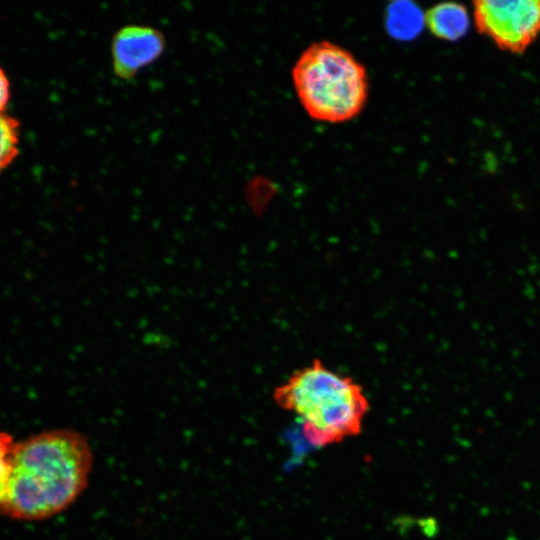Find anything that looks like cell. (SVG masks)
Masks as SVG:
<instances>
[{
  "instance_id": "cell-9",
  "label": "cell",
  "mask_w": 540,
  "mask_h": 540,
  "mask_svg": "<svg viewBox=\"0 0 540 540\" xmlns=\"http://www.w3.org/2000/svg\"><path fill=\"white\" fill-rule=\"evenodd\" d=\"M15 443L9 433L0 432V507L8 494L11 460Z\"/></svg>"
},
{
  "instance_id": "cell-2",
  "label": "cell",
  "mask_w": 540,
  "mask_h": 540,
  "mask_svg": "<svg viewBox=\"0 0 540 540\" xmlns=\"http://www.w3.org/2000/svg\"><path fill=\"white\" fill-rule=\"evenodd\" d=\"M273 397L279 407L300 419L306 438L315 446L357 435L369 409L359 384L319 360L293 372Z\"/></svg>"
},
{
  "instance_id": "cell-4",
  "label": "cell",
  "mask_w": 540,
  "mask_h": 540,
  "mask_svg": "<svg viewBox=\"0 0 540 540\" xmlns=\"http://www.w3.org/2000/svg\"><path fill=\"white\" fill-rule=\"evenodd\" d=\"M473 18L481 34L510 53H523L540 35L538 0L474 1Z\"/></svg>"
},
{
  "instance_id": "cell-5",
  "label": "cell",
  "mask_w": 540,
  "mask_h": 540,
  "mask_svg": "<svg viewBox=\"0 0 540 540\" xmlns=\"http://www.w3.org/2000/svg\"><path fill=\"white\" fill-rule=\"evenodd\" d=\"M165 49V35L157 27L141 23L122 25L111 37L112 72L120 80H131L156 62Z\"/></svg>"
},
{
  "instance_id": "cell-1",
  "label": "cell",
  "mask_w": 540,
  "mask_h": 540,
  "mask_svg": "<svg viewBox=\"0 0 540 540\" xmlns=\"http://www.w3.org/2000/svg\"><path fill=\"white\" fill-rule=\"evenodd\" d=\"M93 460L87 437L70 428L43 431L16 442L0 512L29 521L63 512L87 488Z\"/></svg>"
},
{
  "instance_id": "cell-8",
  "label": "cell",
  "mask_w": 540,
  "mask_h": 540,
  "mask_svg": "<svg viewBox=\"0 0 540 540\" xmlns=\"http://www.w3.org/2000/svg\"><path fill=\"white\" fill-rule=\"evenodd\" d=\"M19 122L5 113H0V172L18 155Z\"/></svg>"
},
{
  "instance_id": "cell-10",
  "label": "cell",
  "mask_w": 540,
  "mask_h": 540,
  "mask_svg": "<svg viewBox=\"0 0 540 540\" xmlns=\"http://www.w3.org/2000/svg\"><path fill=\"white\" fill-rule=\"evenodd\" d=\"M9 96V81L4 71L0 68V113H3L5 110Z\"/></svg>"
},
{
  "instance_id": "cell-6",
  "label": "cell",
  "mask_w": 540,
  "mask_h": 540,
  "mask_svg": "<svg viewBox=\"0 0 540 540\" xmlns=\"http://www.w3.org/2000/svg\"><path fill=\"white\" fill-rule=\"evenodd\" d=\"M425 24L435 37L456 41L467 33L470 18L464 5L447 1L434 5L425 13Z\"/></svg>"
},
{
  "instance_id": "cell-3",
  "label": "cell",
  "mask_w": 540,
  "mask_h": 540,
  "mask_svg": "<svg viewBox=\"0 0 540 540\" xmlns=\"http://www.w3.org/2000/svg\"><path fill=\"white\" fill-rule=\"evenodd\" d=\"M292 80L302 107L318 121L351 120L367 102L365 67L347 49L329 41L315 42L302 52Z\"/></svg>"
},
{
  "instance_id": "cell-7",
  "label": "cell",
  "mask_w": 540,
  "mask_h": 540,
  "mask_svg": "<svg viewBox=\"0 0 540 540\" xmlns=\"http://www.w3.org/2000/svg\"><path fill=\"white\" fill-rule=\"evenodd\" d=\"M385 25L394 39L412 40L421 33L425 25V13L412 1L396 0L386 9Z\"/></svg>"
}]
</instances>
